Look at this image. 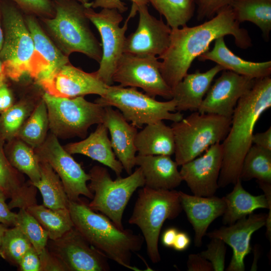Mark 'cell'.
<instances>
[{"label": "cell", "mask_w": 271, "mask_h": 271, "mask_svg": "<svg viewBox=\"0 0 271 271\" xmlns=\"http://www.w3.org/2000/svg\"><path fill=\"white\" fill-rule=\"evenodd\" d=\"M14 3L26 15H32L38 18H52L55 15L53 1L10 0Z\"/></svg>", "instance_id": "obj_40"}, {"label": "cell", "mask_w": 271, "mask_h": 271, "mask_svg": "<svg viewBox=\"0 0 271 271\" xmlns=\"http://www.w3.org/2000/svg\"><path fill=\"white\" fill-rule=\"evenodd\" d=\"M49 129L47 108L42 97L21 128L17 137L34 149L44 143Z\"/></svg>", "instance_id": "obj_36"}, {"label": "cell", "mask_w": 271, "mask_h": 271, "mask_svg": "<svg viewBox=\"0 0 271 271\" xmlns=\"http://www.w3.org/2000/svg\"><path fill=\"white\" fill-rule=\"evenodd\" d=\"M55 15L39 18L44 30L66 56L82 53L99 63L101 45L92 32L85 5L76 0H53Z\"/></svg>", "instance_id": "obj_4"}, {"label": "cell", "mask_w": 271, "mask_h": 271, "mask_svg": "<svg viewBox=\"0 0 271 271\" xmlns=\"http://www.w3.org/2000/svg\"><path fill=\"white\" fill-rule=\"evenodd\" d=\"M231 117L193 111L171 125L175 140V161L178 166L199 157L210 146L223 141Z\"/></svg>", "instance_id": "obj_6"}, {"label": "cell", "mask_w": 271, "mask_h": 271, "mask_svg": "<svg viewBox=\"0 0 271 271\" xmlns=\"http://www.w3.org/2000/svg\"><path fill=\"white\" fill-rule=\"evenodd\" d=\"M14 103L13 93L5 82L0 86V113L7 110Z\"/></svg>", "instance_id": "obj_48"}, {"label": "cell", "mask_w": 271, "mask_h": 271, "mask_svg": "<svg viewBox=\"0 0 271 271\" xmlns=\"http://www.w3.org/2000/svg\"><path fill=\"white\" fill-rule=\"evenodd\" d=\"M223 160L222 144L210 146L205 153L182 165L180 173L193 195H214L219 188L218 181Z\"/></svg>", "instance_id": "obj_18"}, {"label": "cell", "mask_w": 271, "mask_h": 271, "mask_svg": "<svg viewBox=\"0 0 271 271\" xmlns=\"http://www.w3.org/2000/svg\"><path fill=\"white\" fill-rule=\"evenodd\" d=\"M211 239L207 249L200 254L211 263L213 271H223L225 268L226 243L218 238Z\"/></svg>", "instance_id": "obj_41"}, {"label": "cell", "mask_w": 271, "mask_h": 271, "mask_svg": "<svg viewBox=\"0 0 271 271\" xmlns=\"http://www.w3.org/2000/svg\"><path fill=\"white\" fill-rule=\"evenodd\" d=\"M18 266L21 271H41L40 258L33 246L24 254Z\"/></svg>", "instance_id": "obj_44"}, {"label": "cell", "mask_w": 271, "mask_h": 271, "mask_svg": "<svg viewBox=\"0 0 271 271\" xmlns=\"http://www.w3.org/2000/svg\"><path fill=\"white\" fill-rule=\"evenodd\" d=\"M182 209L195 232V246L200 247L210 224L223 215L225 209L223 198L214 195L202 197L179 191Z\"/></svg>", "instance_id": "obj_22"}, {"label": "cell", "mask_w": 271, "mask_h": 271, "mask_svg": "<svg viewBox=\"0 0 271 271\" xmlns=\"http://www.w3.org/2000/svg\"><path fill=\"white\" fill-rule=\"evenodd\" d=\"M4 42L0 61L8 78L15 81L30 75L34 43L24 13L10 0H0Z\"/></svg>", "instance_id": "obj_7"}, {"label": "cell", "mask_w": 271, "mask_h": 271, "mask_svg": "<svg viewBox=\"0 0 271 271\" xmlns=\"http://www.w3.org/2000/svg\"><path fill=\"white\" fill-rule=\"evenodd\" d=\"M226 35L233 36L240 48L252 46L247 31L240 28L230 6L199 25L171 29L169 46L158 57L162 60L160 70L167 84L172 89L188 73L193 61L209 50L213 41Z\"/></svg>", "instance_id": "obj_1"}, {"label": "cell", "mask_w": 271, "mask_h": 271, "mask_svg": "<svg viewBox=\"0 0 271 271\" xmlns=\"http://www.w3.org/2000/svg\"><path fill=\"white\" fill-rule=\"evenodd\" d=\"M85 13L100 34L101 40L102 57L98 69L95 71L98 78L108 86L113 84V76L117 63L123 53V48L129 20L136 14L131 10L122 27L121 14L117 10L102 9L96 12L90 7H86Z\"/></svg>", "instance_id": "obj_11"}, {"label": "cell", "mask_w": 271, "mask_h": 271, "mask_svg": "<svg viewBox=\"0 0 271 271\" xmlns=\"http://www.w3.org/2000/svg\"><path fill=\"white\" fill-rule=\"evenodd\" d=\"M102 123L107 127L113 152L128 174L136 166L135 139L137 128L129 123L118 110L111 106L104 107Z\"/></svg>", "instance_id": "obj_21"}, {"label": "cell", "mask_w": 271, "mask_h": 271, "mask_svg": "<svg viewBox=\"0 0 271 271\" xmlns=\"http://www.w3.org/2000/svg\"><path fill=\"white\" fill-rule=\"evenodd\" d=\"M132 3V7L137 9L138 6L147 5L148 0H129ZM89 7L92 9L101 8L117 10L120 13L126 12L128 8L122 0H93L89 4Z\"/></svg>", "instance_id": "obj_43"}, {"label": "cell", "mask_w": 271, "mask_h": 271, "mask_svg": "<svg viewBox=\"0 0 271 271\" xmlns=\"http://www.w3.org/2000/svg\"><path fill=\"white\" fill-rule=\"evenodd\" d=\"M136 166L141 168L145 186L156 190H173L183 181L178 165L170 156H136Z\"/></svg>", "instance_id": "obj_25"}, {"label": "cell", "mask_w": 271, "mask_h": 271, "mask_svg": "<svg viewBox=\"0 0 271 271\" xmlns=\"http://www.w3.org/2000/svg\"><path fill=\"white\" fill-rule=\"evenodd\" d=\"M197 5V19L211 18L219 11L230 6L235 0H193Z\"/></svg>", "instance_id": "obj_42"}, {"label": "cell", "mask_w": 271, "mask_h": 271, "mask_svg": "<svg viewBox=\"0 0 271 271\" xmlns=\"http://www.w3.org/2000/svg\"><path fill=\"white\" fill-rule=\"evenodd\" d=\"M34 151L39 159L48 163L59 176L69 200L78 201L80 195L92 199L93 194L87 185L90 179L89 173L61 145L57 137L48 133Z\"/></svg>", "instance_id": "obj_13"}, {"label": "cell", "mask_w": 271, "mask_h": 271, "mask_svg": "<svg viewBox=\"0 0 271 271\" xmlns=\"http://www.w3.org/2000/svg\"><path fill=\"white\" fill-rule=\"evenodd\" d=\"M2 22V12L0 2V51L2 49L4 42V32Z\"/></svg>", "instance_id": "obj_53"}, {"label": "cell", "mask_w": 271, "mask_h": 271, "mask_svg": "<svg viewBox=\"0 0 271 271\" xmlns=\"http://www.w3.org/2000/svg\"><path fill=\"white\" fill-rule=\"evenodd\" d=\"M108 131L103 123L98 124L95 130L86 138L63 147L71 155H83L99 162L111 169L117 177H120L123 167L113 152Z\"/></svg>", "instance_id": "obj_26"}, {"label": "cell", "mask_w": 271, "mask_h": 271, "mask_svg": "<svg viewBox=\"0 0 271 271\" xmlns=\"http://www.w3.org/2000/svg\"><path fill=\"white\" fill-rule=\"evenodd\" d=\"M24 15L35 48L29 76L36 83L48 78L70 61L69 57L60 50L47 35L39 18Z\"/></svg>", "instance_id": "obj_20"}, {"label": "cell", "mask_w": 271, "mask_h": 271, "mask_svg": "<svg viewBox=\"0 0 271 271\" xmlns=\"http://www.w3.org/2000/svg\"><path fill=\"white\" fill-rule=\"evenodd\" d=\"M7 229V228L6 227V226L0 223V245L2 241L3 236L4 235V233Z\"/></svg>", "instance_id": "obj_54"}, {"label": "cell", "mask_w": 271, "mask_h": 271, "mask_svg": "<svg viewBox=\"0 0 271 271\" xmlns=\"http://www.w3.org/2000/svg\"><path fill=\"white\" fill-rule=\"evenodd\" d=\"M191 243L190 237L185 232H178L172 247L176 251H182L187 249Z\"/></svg>", "instance_id": "obj_50"}, {"label": "cell", "mask_w": 271, "mask_h": 271, "mask_svg": "<svg viewBox=\"0 0 271 271\" xmlns=\"http://www.w3.org/2000/svg\"><path fill=\"white\" fill-rule=\"evenodd\" d=\"M39 161L40 180L34 186L42 195L43 205L53 209L68 208L69 200L60 177L48 163Z\"/></svg>", "instance_id": "obj_33"}, {"label": "cell", "mask_w": 271, "mask_h": 271, "mask_svg": "<svg viewBox=\"0 0 271 271\" xmlns=\"http://www.w3.org/2000/svg\"><path fill=\"white\" fill-rule=\"evenodd\" d=\"M267 214H251L228 226H222L206 235L210 238H218L229 245L233 251L226 270H245L244 258L250 253L251 235L265 226Z\"/></svg>", "instance_id": "obj_19"}, {"label": "cell", "mask_w": 271, "mask_h": 271, "mask_svg": "<svg viewBox=\"0 0 271 271\" xmlns=\"http://www.w3.org/2000/svg\"><path fill=\"white\" fill-rule=\"evenodd\" d=\"M39 85L31 88L6 111L0 113V133L6 142L16 137L26 120L42 99ZM42 90V89H41Z\"/></svg>", "instance_id": "obj_29"}, {"label": "cell", "mask_w": 271, "mask_h": 271, "mask_svg": "<svg viewBox=\"0 0 271 271\" xmlns=\"http://www.w3.org/2000/svg\"><path fill=\"white\" fill-rule=\"evenodd\" d=\"M15 226H18L30 241L39 255L46 249L48 234L38 221L24 208L17 213Z\"/></svg>", "instance_id": "obj_39"}, {"label": "cell", "mask_w": 271, "mask_h": 271, "mask_svg": "<svg viewBox=\"0 0 271 271\" xmlns=\"http://www.w3.org/2000/svg\"><path fill=\"white\" fill-rule=\"evenodd\" d=\"M253 179L271 184V151L255 145L247 152L239 175L241 181Z\"/></svg>", "instance_id": "obj_35"}, {"label": "cell", "mask_w": 271, "mask_h": 271, "mask_svg": "<svg viewBox=\"0 0 271 271\" xmlns=\"http://www.w3.org/2000/svg\"><path fill=\"white\" fill-rule=\"evenodd\" d=\"M7 78L8 77L6 75L4 66L0 61V86L6 82Z\"/></svg>", "instance_id": "obj_52"}, {"label": "cell", "mask_w": 271, "mask_h": 271, "mask_svg": "<svg viewBox=\"0 0 271 271\" xmlns=\"http://www.w3.org/2000/svg\"><path fill=\"white\" fill-rule=\"evenodd\" d=\"M224 69L215 65L204 72L196 71L187 74L172 89V98L176 102V110L198 111L214 78Z\"/></svg>", "instance_id": "obj_24"}, {"label": "cell", "mask_w": 271, "mask_h": 271, "mask_svg": "<svg viewBox=\"0 0 271 271\" xmlns=\"http://www.w3.org/2000/svg\"><path fill=\"white\" fill-rule=\"evenodd\" d=\"M178 232V229L173 227L166 229L162 235L163 245L167 247H172Z\"/></svg>", "instance_id": "obj_51"}, {"label": "cell", "mask_w": 271, "mask_h": 271, "mask_svg": "<svg viewBox=\"0 0 271 271\" xmlns=\"http://www.w3.org/2000/svg\"><path fill=\"white\" fill-rule=\"evenodd\" d=\"M30 241L17 226L5 231L0 245V256L10 263L18 265L26 252L32 247Z\"/></svg>", "instance_id": "obj_38"}, {"label": "cell", "mask_w": 271, "mask_h": 271, "mask_svg": "<svg viewBox=\"0 0 271 271\" xmlns=\"http://www.w3.org/2000/svg\"><path fill=\"white\" fill-rule=\"evenodd\" d=\"M163 15L167 24L176 28L186 26L192 18L195 9L193 0H148Z\"/></svg>", "instance_id": "obj_37"}, {"label": "cell", "mask_w": 271, "mask_h": 271, "mask_svg": "<svg viewBox=\"0 0 271 271\" xmlns=\"http://www.w3.org/2000/svg\"><path fill=\"white\" fill-rule=\"evenodd\" d=\"M50 132L58 138L84 139L89 128L102 123L104 107L87 101L84 96L72 98L54 96L44 91Z\"/></svg>", "instance_id": "obj_10"}, {"label": "cell", "mask_w": 271, "mask_h": 271, "mask_svg": "<svg viewBox=\"0 0 271 271\" xmlns=\"http://www.w3.org/2000/svg\"><path fill=\"white\" fill-rule=\"evenodd\" d=\"M94 102L104 107L117 108L125 119L137 128L163 120L176 122L183 118L181 112H175L176 102L174 99L158 101L136 87L108 86L106 92Z\"/></svg>", "instance_id": "obj_8"}, {"label": "cell", "mask_w": 271, "mask_h": 271, "mask_svg": "<svg viewBox=\"0 0 271 271\" xmlns=\"http://www.w3.org/2000/svg\"><path fill=\"white\" fill-rule=\"evenodd\" d=\"M76 1H77L79 2L80 3H82V4L85 5L86 7H88V5L90 3L89 0H76Z\"/></svg>", "instance_id": "obj_55"}, {"label": "cell", "mask_w": 271, "mask_h": 271, "mask_svg": "<svg viewBox=\"0 0 271 271\" xmlns=\"http://www.w3.org/2000/svg\"><path fill=\"white\" fill-rule=\"evenodd\" d=\"M223 198L225 209L222 222L225 225L232 224L258 209H267L271 212V199H267L264 194H251L243 188L239 179L234 184L233 190Z\"/></svg>", "instance_id": "obj_28"}, {"label": "cell", "mask_w": 271, "mask_h": 271, "mask_svg": "<svg viewBox=\"0 0 271 271\" xmlns=\"http://www.w3.org/2000/svg\"><path fill=\"white\" fill-rule=\"evenodd\" d=\"M41 262V271H67L62 262L47 248L39 255Z\"/></svg>", "instance_id": "obj_45"}, {"label": "cell", "mask_w": 271, "mask_h": 271, "mask_svg": "<svg viewBox=\"0 0 271 271\" xmlns=\"http://www.w3.org/2000/svg\"><path fill=\"white\" fill-rule=\"evenodd\" d=\"M7 197L0 190V223L5 226H13L16 224L17 213L11 211L9 205L6 203Z\"/></svg>", "instance_id": "obj_47"}, {"label": "cell", "mask_w": 271, "mask_h": 271, "mask_svg": "<svg viewBox=\"0 0 271 271\" xmlns=\"http://www.w3.org/2000/svg\"><path fill=\"white\" fill-rule=\"evenodd\" d=\"M187 266L188 271H213L211 263L200 253L189 255Z\"/></svg>", "instance_id": "obj_46"}, {"label": "cell", "mask_w": 271, "mask_h": 271, "mask_svg": "<svg viewBox=\"0 0 271 271\" xmlns=\"http://www.w3.org/2000/svg\"><path fill=\"white\" fill-rule=\"evenodd\" d=\"M142 188L128 223L140 228L149 257L157 263L161 260L158 241L162 226L166 220L178 217L182 208L179 191Z\"/></svg>", "instance_id": "obj_5"}, {"label": "cell", "mask_w": 271, "mask_h": 271, "mask_svg": "<svg viewBox=\"0 0 271 271\" xmlns=\"http://www.w3.org/2000/svg\"><path fill=\"white\" fill-rule=\"evenodd\" d=\"M26 210L47 231L49 239H57L74 227L68 208L53 209L36 204Z\"/></svg>", "instance_id": "obj_34"}, {"label": "cell", "mask_w": 271, "mask_h": 271, "mask_svg": "<svg viewBox=\"0 0 271 271\" xmlns=\"http://www.w3.org/2000/svg\"><path fill=\"white\" fill-rule=\"evenodd\" d=\"M139 23L136 31L126 37L123 53L139 55H162L168 48L171 28L149 13L147 5L137 7Z\"/></svg>", "instance_id": "obj_16"}, {"label": "cell", "mask_w": 271, "mask_h": 271, "mask_svg": "<svg viewBox=\"0 0 271 271\" xmlns=\"http://www.w3.org/2000/svg\"><path fill=\"white\" fill-rule=\"evenodd\" d=\"M4 149L11 164L20 172L26 175L33 185L40 181V161L33 148L16 137L7 142Z\"/></svg>", "instance_id": "obj_31"}, {"label": "cell", "mask_w": 271, "mask_h": 271, "mask_svg": "<svg viewBox=\"0 0 271 271\" xmlns=\"http://www.w3.org/2000/svg\"><path fill=\"white\" fill-rule=\"evenodd\" d=\"M6 141L0 133V190L11 199L9 207L27 209L37 204L36 189L29 181L26 182L23 174L9 161L5 152Z\"/></svg>", "instance_id": "obj_23"}, {"label": "cell", "mask_w": 271, "mask_h": 271, "mask_svg": "<svg viewBox=\"0 0 271 271\" xmlns=\"http://www.w3.org/2000/svg\"><path fill=\"white\" fill-rule=\"evenodd\" d=\"M35 83L48 94L67 98L89 94L100 96L106 92L108 87L98 78L95 72H86L70 62L48 78Z\"/></svg>", "instance_id": "obj_15"}, {"label": "cell", "mask_w": 271, "mask_h": 271, "mask_svg": "<svg viewBox=\"0 0 271 271\" xmlns=\"http://www.w3.org/2000/svg\"><path fill=\"white\" fill-rule=\"evenodd\" d=\"M47 248L67 271H108V258L73 227L60 238L48 239Z\"/></svg>", "instance_id": "obj_14"}, {"label": "cell", "mask_w": 271, "mask_h": 271, "mask_svg": "<svg viewBox=\"0 0 271 271\" xmlns=\"http://www.w3.org/2000/svg\"><path fill=\"white\" fill-rule=\"evenodd\" d=\"M214 42L211 50L206 51L198 57L200 61L209 60L214 62L224 70H229L253 79L270 76V61L253 62L243 59L228 48L224 37L216 39Z\"/></svg>", "instance_id": "obj_27"}, {"label": "cell", "mask_w": 271, "mask_h": 271, "mask_svg": "<svg viewBox=\"0 0 271 271\" xmlns=\"http://www.w3.org/2000/svg\"><path fill=\"white\" fill-rule=\"evenodd\" d=\"M271 106L270 76L255 79L252 87L238 100L229 131L223 141V160L219 187L234 184L239 179L244 158L252 145L256 123Z\"/></svg>", "instance_id": "obj_2"}, {"label": "cell", "mask_w": 271, "mask_h": 271, "mask_svg": "<svg viewBox=\"0 0 271 271\" xmlns=\"http://www.w3.org/2000/svg\"><path fill=\"white\" fill-rule=\"evenodd\" d=\"M252 143L262 148L271 151V127L262 132L253 134Z\"/></svg>", "instance_id": "obj_49"}, {"label": "cell", "mask_w": 271, "mask_h": 271, "mask_svg": "<svg viewBox=\"0 0 271 271\" xmlns=\"http://www.w3.org/2000/svg\"><path fill=\"white\" fill-rule=\"evenodd\" d=\"M135 146L139 155L171 156L175 153V140L171 127L163 121L149 124L137 132Z\"/></svg>", "instance_id": "obj_30"}, {"label": "cell", "mask_w": 271, "mask_h": 271, "mask_svg": "<svg viewBox=\"0 0 271 271\" xmlns=\"http://www.w3.org/2000/svg\"><path fill=\"white\" fill-rule=\"evenodd\" d=\"M89 190L94 193L87 204L94 211H99L109 218L120 229L125 208L134 191L145 186V178L140 167L126 177L112 180L108 170L99 166L89 171Z\"/></svg>", "instance_id": "obj_9"}, {"label": "cell", "mask_w": 271, "mask_h": 271, "mask_svg": "<svg viewBox=\"0 0 271 271\" xmlns=\"http://www.w3.org/2000/svg\"><path fill=\"white\" fill-rule=\"evenodd\" d=\"M158 57L123 53L113 76V82L123 87L141 88L145 93L155 98H172V89L160 72Z\"/></svg>", "instance_id": "obj_12"}, {"label": "cell", "mask_w": 271, "mask_h": 271, "mask_svg": "<svg viewBox=\"0 0 271 271\" xmlns=\"http://www.w3.org/2000/svg\"><path fill=\"white\" fill-rule=\"evenodd\" d=\"M239 24L250 22L261 30L266 41L271 31V0H235L230 5Z\"/></svg>", "instance_id": "obj_32"}, {"label": "cell", "mask_w": 271, "mask_h": 271, "mask_svg": "<svg viewBox=\"0 0 271 271\" xmlns=\"http://www.w3.org/2000/svg\"><path fill=\"white\" fill-rule=\"evenodd\" d=\"M211 85L198 111L231 117L239 99L253 85L255 79L224 70Z\"/></svg>", "instance_id": "obj_17"}, {"label": "cell", "mask_w": 271, "mask_h": 271, "mask_svg": "<svg viewBox=\"0 0 271 271\" xmlns=\"http://www.w3.org/2000/svg\"><path fill=\"white\" fill-rule=\"evenodd\" d=\"M68 209L74 227L91 245L119 265L140 270L131 265V260L132 253L141 249L143 236L129 229H119L107 216L95 212L80 199L69 200Z\"/></svg>", "instance_id": "obj_3"}]
</instances>
